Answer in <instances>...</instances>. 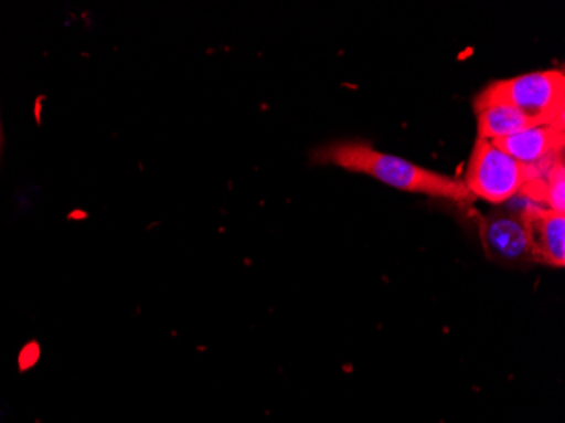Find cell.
Returning a JSON list of instances; mask_svg holds the SVG:
<instances>
[{
    "instance_id": "1",
    "label": "cell",
    "mask_w": 565,
    "mask_h": 423,
    "mask_svg": "<svg viewBox=\"0 0 565 423\" xmlns=\"http://www.w3.org/2000/svg\"><path fill=\"white\" fill-rule=\"evenodd\" d=\"M313 163L329 165L351 173L366 175L393 189L430 199L447 200L471 207L475 197L459 178L428 170L420 165L373 148L370 142L344 139L320 146L312 155Z\"/></svg>"
},
{
    "instance_id": "8",
    "label": "cell",
    "mask_w": 565,
    "mask_h": 423,
    "mask_svg": "<svg viewBox=\"0 0 565 423\" xmlns=\"http://www.w3.org/2000/svg\"><path fill=\"white\" fill-rule=\"evenodd\" d=\"M522 193L535 205L557 210L565 214L564 155L552 160L532 183L526 184Z\"/></svg>"
},
{
    "instance_id": "2",
    "label": "cell",
    "mask_w": 565,
    "mask_h": 423,
    "mask_svg": "<svg viewBox=\"0 0 565 423\" xmlns=\"http://www.w3.org/2000/svg\"><path fill=\"white\" fill-rule=\"evenodd\" d=\"M503 104L542 124L565 123V75L562 70H541L486 85L472 107Z\"/></svg>"
},
{
    "instance_id": "3",
    "label": "cell",
    "mask_w": 565,
    "mask_h": 423,
    "mask_svg": "<svg viewBox=\"0 0 565 423\" xmlns=\"http://www.w3.org/2000/svg\"><path fill=\"white\" fill-rule=\"evenodd\" d=\"M545 167L520 163L490 139L476 138L462 183L475 199L501 205L522 193Z\"/></svg>"
},
{
    "instance_id": "7",
    "label": "cell",
    "mask_w": 565,
    "mask_h": 423,
    "mask_svg": "<svg viewBox=\"0 0 565 423\" xmlns=\"http://www.w3.org/2000/svg\"><path fill=\"white\" fill-rule=\"evenodd\" d=\"M475 113L476 123H478V138L490 139V141L519 135L522 130L532 129V127L545 126L520 110L513 109L510 105H484V107L475 109Z\"/></svg>"
},
{
    "instance_id": "5",
    "label": "cell",
    "mask_w": 565,
    "mask_h": 423,
    "mask_svg": "<svg viewBox=\"0 0 565 423\" xmlns=\"http://www.w3.org/2000/svg\"><path fill=\"white\" fill-rule=\"evenodd\" d=\"M494 145L529 167H545L564 155L565 123L545 124L522 130L519 135L494 139Z\"/></svg>"
},
{
    "instance_id": "6",
    "label": "cell",
    "mask_w": 565,
    "mask_h": 423,
    "mask_svg": "<svg viewBox=\"0 0 565 423\" xmlns=\"http://www.w3.org/2000/svg\"><path fill=\"white\" fill-rule=\"evenodd\" d=\"M526 228L536 263L551 268L565 266V214L530 202L525 210Z\"/></svg>"
},
{
    "instance_id": "4",
    "label": "cell",
    "mask_w": 565,
    "mask_h": 423,
    "mask_svg": "<svg viewBox=\"0 0 565 423\" xmlns=\"http://www.w3.org/2000/svg\"><path fill=\"white\" fill-rule=\"evenodd\" d=\"M523 200L525 202L515 205L510 202L501 203L486 215H476L484 256L503 268L529 269L539 264L533 254L525 221L530 200L525 195Z\"/></svg>"
}]
</instances>
